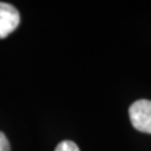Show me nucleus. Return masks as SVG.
Here are the masks:
<instances>
[{"label":"nucleus","mask_w":151,"mask_h":151,"mask_svg":"<svg viewBox=\"0 0 151 151\" xmlns=\"http://www.w3.org/2000/svg\"><path fill=\"white\" fill-rule=\"evenodd\" d=\"M129 115L134 129L151 134V101L139 100L134 102L129 109Z\"/></svg>","instance_id":"obj_1"},{"label":"nucleus","mask_w":151,"mask_h":151,"mask_svg":"<svg viewBox=\"0 0 151 151\" xmlns=\"http://www.w3.org/2000/svg\"><path fill=\"white\" fill-rule=\"evenodd\" d=\"M55 151H80L78 147L75 142L70 140L62 141L60 143H58V146L56 147Z\"/></svg>","instance_id":"obj_3"},{"label":"nucleus","mask_w":151,"mask_h":151,"mask_svg":"<svg viewBox=\"0 0 151 151\" xmlns=\"http://www.w3.org/2000/svg\"><path fill=\"white\" fill-rule=\"evenodd\" d=\"M20 22V15L10 4L0 2V39H4L14 32Z\"/></svg>","instance_id":"obj_2"},{"label":"nucleus","mask_w":151,"mask_h":151,"mask_svg":"<svg viewBox=\"0 0 151 151\" xmlns=\"http://www.w3.org/2000/svg\"><path fill=\"white\" fill-rule=\"evenodd\" d=\"M0 151H10L9 141L2 132H0Z\"/></svg>","instance_id":"obj_4"}]
</instances>
